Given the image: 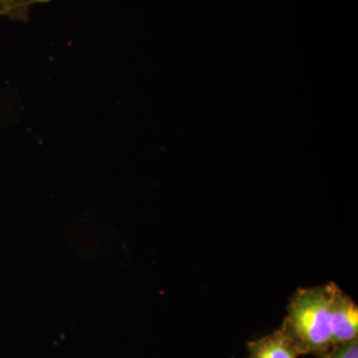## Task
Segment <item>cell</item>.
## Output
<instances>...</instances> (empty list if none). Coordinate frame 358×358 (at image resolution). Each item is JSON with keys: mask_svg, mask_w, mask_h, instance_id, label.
Here are the masks:
<instances>
[{"mask_svg": "<svg viewBox=\"0 0 358 358\" xmlns=\"http://www.w3.org/2000/svg\"><path fill=\"white\" fill-rule=\"evenodd\" d=\"M336 282L300 288L289 299L281 327L301 355L322 358L331 352V300Z\"/></svg>", "mask_w": 358, "mask_h": 358, "instance_id": "1", "label": "cell"}, {"mask_svg": "<svg viewBox=\"0 0 358 358\" xmlns=\"http://www.w3.org/2000/svg\"><path fill=\"white\" fill-rule=\"evenodd\" d=\"M331 324L333 348L357 341V303L336 284H334L331 300Z\"/></svg>", "mask_w": 358, "mask_h": 358, "instance_id": "2", "label": "cell"}, {"mask_svg": "<svg viewBox=\"0 0 358 358\" xmlns=\"http://www.w3.org/2000/svg\"><path fill=\"white\" fill-rule=\"evenodd\" d=\"M248 358H298L301 357L291 338L281 327L274 333L247 343Z\"/></svg>", "mask_w": 358, "mask_h": 358, "instance_id": "3", "label": "cell"}, {"mask_svg": "<svg viewBox=\"0 0 358 358\" xmlns=\"http://www.w3.org/2000/svg\"><path fill=\"white\" fill-rule=\"evenodd\" d=\"M49 1L51 0H0V17L26 23L33 7Z\"/></svg>", "mask_w": 358, "mask_h": 358, "instance_id": "4", "label": "cell"}, {"mask_svg": "<svg viewBox=\"0 0 358 358\" xmlns=\"http://www.w3.org/2000/svg\"><path fill=\"white\" fill-rule=\"evenodd\" d=\"M322 358H358V339L334 348Z\"/></svg>", "mask_w": 358, "mask_h": 358, "instance_id": "5", "label": "cell"}]
</instances>
